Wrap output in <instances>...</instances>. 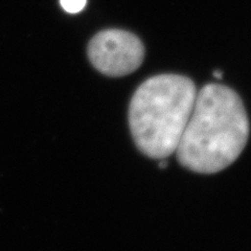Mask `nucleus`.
<instances>
[{"instance_id":"3","label":"nucleus","mask_w":251,"mask_h":251,"mask_svg":"<svg viewBox=\"0 0 251 251\" xmlns=\"http://www.w3.org/2000/svg\"><path fill=\"white\" fill-rule=\"evenodd\" d=\"M88 56L100 73L109 76L132 74L141 65L145 57L139 38L122 29H107L92 38Z\"/></svg>"},{"instance_id":"4","label":"nucleus","mask_w":251,"mask_h":251,"mask_svg":"<svg viewBox=\"0 0 251 251\" xmlns=\"http://www.w3.org/2000/svg\"><path fill=\"white\" fill-rule=\"evenodd\" d=\"M60 3L67 13L76 14L84 9L87 0H60Z\"/></svg>"},{"instance_id":"1","label":"nucleus","mask_w":251,"mask_h":251,"mask_svg":"<svg viewBox=\"0 0 251 251\" xmlns=\"http://www.w3.org/2000/svg\"><path fill=\"white\" fill-rule=\"evenodd\" d=\"M248 137V116L237 92L208 84L197 92L176 149L178 160L193 172L215 174L237 160Z\"/></svg>"},{"instance_id":"5","label":"nucleus","mask_w":251,"mask_h":251,"mask_svg":"<svg viewBox=\"0 0 251 251\" xmlns=\"http://www.w3.org/2000/svg\"><path fill=\"white\" fill-rule=\"evenodd\" d=\"M214 75L218 78H222V73L219 72V70H216V72L214 73Z\"/></svg>"},{"instance_id":"2","label":"nucleus","mask_w":251,"mask_h":251,"mask_svg":"<svg viewBox=\"0 0 251 251\" xmlns=\"http://www.w3.org/2000/svg\"><path fill=\"white\" fill-rule=\"evenodd\" d=\"M196 97L194 82L183 75H159L141 84L129 107L130 130L139 151L153 159L176 152Z\"/></svg>"}]
</instances>
